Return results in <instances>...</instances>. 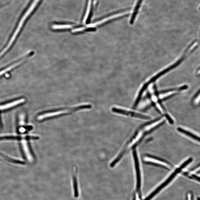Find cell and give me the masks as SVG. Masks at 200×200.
<instances>
[{"label": "cell", "mask_w": 200, "mask_h": 200, "mask_svg": "<svg viewBox=\"0 0 200 200\" xmlns=\"http://www.w3.org/2000/svg\"><path fill=\"white\" fill-rule=\"evenodd\" d=\"M40 0H34V2H33L32 3V5H31V6L29 7V9L27 10V11L26 12V13H25L23 16L22 18L21 19V20H20V23H19L18 25V27L17 28L16 30L15 31L14 34L13 35V36L11 38V39L10 40L8 44L7 45V46H6V47L5 48V49L3 50L2 52H1V54L3 55L5 53H6V51L9 49L10 47L11 46L12 44H13V43L14 41L16 38V36L18 35V34H19V32H20L21 29L23 25L24 22H25V21L27 19L29 15H30L31 13L35 9V8L36 6L38 5V3L39 2Z\"/></svg>", "instance_id": "cell-1"}, {"label": "cell", "mask_w": 200, "mask_h": 200, "mask_svg": "<svg viewBox=\"0 0 200 200\" xmlns=\"http://www.w3.org/2000/svg\"><path fill=\"white\" fill-rule=\"evenodd\" d=\"M181 170L180 168H177L176 169L174 173H173L170 176L169 178L167 180L165 181L162 184L158 187L157 189L155 190L154 192L151 193L150 195H149L147 198L144 200H150L154 197V196L156 195L159 192V191L162 190L163 187H166V186L168 185L169 183L173 180V179L175 178L176 175H177V173H180L181 171Z\"/></svg>", "instance_id": "cell-2"}, {"label": "cell", "mask_w": 200, "mask_h": 200, "mask_svg": "<svg viewBox=\"0 0 200 200\" xmlns=\"http://www.w3.org/2000/svg\"><path fill=\"white\" fill-rule=\"evenodd\" d=\"M112 111L113 112L117 113V114L123 115L126 116H129L134 117L140 118V119H151L150 117L149 116L139 114V113L130 112L128 111L124 110L121 109H119L118 108L113 107L112 108Z\"/></svg>", "instance_id": "cell-3"}, {"label": "cell", "mask_w": 200, "mask_h": 200, "mask_svg": "<svg viewBox=\"0 0 200 200\" xmlns=\"http://www.w3.org/2000/svg\"><path fill=\"white\" fill-rule=\"evenodd\" d=\"M134 159L136 170V177H137V191L138 193L140 192L141 187V177L140 173V165H139L138 156H137V152L135 149H133V152Z\"/></svg>", "instance_id": "cell-4"}, {"label": "cell", "mask_w": 200, "mask_h": 200, "mask_svg": "<svg viewBox=\"0 0 200 200\" xmlns=\"http://www.w3.org/2000/svg\"><path fill=\"white\" fill-rule=\"evenodd\" d=\"M165 122V121H163L162 122L160 123L159 124H158L155 126L154 127L151 129L150 130H148V131L145 132V133L143 134V135H142V136L141 137V138L139 139V140L138 141V142L136 143L133 146V147H132V149H134L135 148V147H136L137 146H138L139 144H140V143L142 142V141L144 140V139L145 138V137L146 136L149 134H150L151 133H152V132L154 131L155 130L157 129L160 127V126H162V125L164 124Z\"/></svg>", "instance_id": "cell-5"}, {"label": "cell", "mask_w": 200, "mask_h": 200, "mask_svg": "<svg viewBox=\"0 0 200 200\" xmlns=\"http://www.w3.org/2000/svg\"><path fill=\"white\" fill-rule=\"evenodd\" d=\"M24 153H25L26 158L30 162H32L34 159L31 154L30 149H29L27 141L25 140H23L21 141Z\"/></svg>", "instance_id": "cell-6"}, {"label": "cell", "mask_w": 200, "mask_h": 200, "mask_svg": "<svg viewBox=\"0 0 200 200\" xmlns=\"http://www.w3.org/2000/svg\"><path fill=\"white\" fill-rule=\"evenodd\" d=\"M76 172L77 170L75 167L73 168V187H74V194L75 197L78 198L79 196V192H78V184L77 177H76Z\"/></svg>", "instance_id": "cell-7"}, {"label": "cell", "mask_w": 200, "mask_h": 200, "mask_svg": "<svg viewBox=\"0 0 200 200\" xmlns=\"http://www.w3.org/2000/svg\"><path fill=\"white\" fill-rule=\"evenodd\" d=\"M143 1V0H138V1H137L134 9L133 13V14L132 15L131 18H130V24H133L134 22L137 15L138 14L140 7L141 6Z\"/></svg>", "instance_id": "cell-8"}, {"label": "cell", "mask_w": 200, "mask_h": 200, "mask_svg": "<svg viewBox=\"0 0 200 200\" xmlns=\"http://www.w3.org/2000/svg\"><path fill=\"white\" fill-rule=\"evenodd\" d=\"M24 99H21L20 100L14 101L9 103L5 104L4 105L1 106L0 107V109L1 110H5V109H9L23 103L25 102Z\"/></svg>", "instance_id": "cell-9"}, {"label": "cell", "mask_w": 200, "mask_h": 200, "mask_svg": "<svg viewBox=\"0 0 200 200\" xmlns=\"http://www.w3.org/2000/svg\"><path fill=\"white\" fill-rule=\"evenodd\" d=\"M119 13H120L118 14H116L111 16H109V17H107V18L104 19V20H100V21L95 23L91 24H89V25H88L87 26V27H96V26L98 25H100V24H103L104 23L108 21L111 20H112V19L118 18V17H120Z\"/></svg>", "instance_id": "cell-10"}, {"label": "cell", "mask_w": 200, "mask_h": 200, "mask_svg": "<svg viewBox=\"0 0 200 200\" xmlns=\"http://www.w3.org/2000/svg\"><path fill=\"white\" fill-rule=\"evenodd\" d=\"M148 86L149 85L146 83V84L144 85L142 89L140 90V93H139L138 96L136 99V100L135 104L133 106V109L135 108L136 107H137V106L138 105L139 103H140V101L141 98H142L143 93L145 91L146 89H147Z\"/></svg>", "instance_id": "cell-11"}, {"label": "cell", "mask_w": 200, "mask_h": 200, "mask_svg": "<svg viewBox=\"0 0 200 200\" xmlns=\"http://www.w3.org/2000/svg\"><path fill=\"white\" fill-rule=\"evenodd\" d=\"M178 131L180 132V133H184V134H185L186 135L189 136V137H191V138H192L194 140L198 141V142L200 141V138L199 137L196 136L194 134L192 133H190L189 131H187V130L183 129L180 128H178Z\"/></svg>", "instance_id": "cell-12"}, {"label": "cell", "mask_w": 200, "mask_h": 200, "mask_svg": "<svg viewBox=\"0 0 200 200\" xmlns=\"http://www.w3.org/2000/svg\"><path fill=\"white\" fill-rule=\"evenodd\" d=\"M187 86H184L181 87L179 88L170 89H169L162 90V91L159 92V93H159V94H163L168 93H169V92H171L175 91H180V90H183L187 89Z\"/></svg>", "instance_id": "cell-13"}, {"label": "cell", "mask_w": 200, "mask_h": 200, "mask_svg": "<svg viewBox=\"0 0 200 200\" xmlns=\"http://www.w3.org/2000/svg\"><path fill=\"white\" fill-rule=\"evenodd\" d=\"M146 156H147V157L152 158V159H155L157 160V161H159L162 162L167 163V164H168L169 165H170V166H172V165H171V163H170L169 162H168L166 161V160L162 159V158L158 157H157V156L151 155H149V154H146Z\"/></svg>", "instance_id": "cell-14"}, {"label": "cell", "mask_w": 200, "mask_h": 200, "mask_svg": "<svg viewBox=\"0 0 200 200\" xmlns=\"http://www.w3.org/2000/svg\"><path fill=\"white\" fill-rule=\"evenodd\" d=\"M91 2L92 0H89L88 8L87 9L86 14H85L84 18L83 19V23H85L86 22V21L88 18L89 15L90 9V7H91Z\"/></svg>", "instance_id": "cell-15"}, {"label": "cell", "mask_w": 200, "mask_h": 200, "mask_svg": "<svg viewBox=\"0 0 200 200\" xmlns=\"http://www.w3.org/2000/svg\"><path fill=\"white\" fill-rule=\"evenodd\" d=\"M72 27V26L69 25H54L53 26V29H69L70 28Z\"/></svg>", "instance_id": "cell-16"}, {"label": "cell", "mask_w": 200, "mask_h": 200, "mask_svg": "<svg viewBox=\"0 0 200 200\" xmlns=\"http://www.w3.org/2000/svg\"><path fill=\"white\" fill-rule=\"evenodd\" d=\"M20 63V62H19L18 63L15 64V65H12L9 67L5 69L4 70L0 71V76L3 75L4 74L5 72H6L9 71L11 70V69H13L14 68L16 67V66H18Z\"/></svg>", "instance_id": "cell-17"}, {"label": "cell", "mask_w": 200, "mask_h": 200, "mask_svg": "<svg viewBox=\"0 0 200 200\" xmlns=\"http://www.w3.org/2000/svg\"><path fill=\"white\" fill-rule=\"evenodd\" d=\"M145 163L147 164L152 165H153V166L159 167L163 168L165 169H168V168H167L166 166H163V165L161 164H158V163L151 162L149 161H145Z\"/></svg>", "instance_id": "cell-18"}, {"label": "cell", "mask_w": 200, "mask_h": 200, "mask_svg": "<svg viewBox=\"0 0 200 200\" xmlns=\"http://www.w3.org/2000/svg\"><path fill=\"white\" fill-rule=\"evenodd\" d=\"M161 117L155 120H153V121H152L149 122H148L146 123H145V124H144L142 125V126L140 127V128H139V129H142L144 127H145L148 126V125H149L152 124V123H155L156 122L159 121V120L161 119Z\"/></svg>", "instance_id": "cell-19"}, {"label": "cell", "mask_w": 200, "mask_h": 200, "mask_svg": "<svg viewBox=\"0 0 200 200\" xmlns=\"http://www.w3.org/2000/svg\"><path fill=\"white\" fill-rule=\"evenodd\" d=\"M192 160L193 159L192 158H189V159H188L185 162H184L183 164L181 165L180 166L179 168H180L181 170L185 168L187 165H188L189 163L192 162Z\"/></svg>", "instance_id": "cell-20"}, {"label": "cell", "mask_w": 200, "mask_h": 200, "mask_svg": "<svg viewBox=\"0 0 200 200\" xmlns=\"http://www.w3.org/2000/svg\"><path fill=\"white\" fill-rule=\"evenodd\" d=\"M25 116L24 114H20V121L19 123L21 125H23L25 123Z\"/></svg>", "instance_id": "cell-21"}, {"label": "cell", "mask_w": 200, "mask_h": 200, "mask_svg": "<svg viewBox=\"0 0 200 200\" xmlns=\"http://www.w3.org/2000/svg\"><path fill=\"white\" fill-rule=\"evenodd\" d=\"M165 116L166 118V119L168 120V121L169 122L170 124H173L174 122L173 121V120L172 119V118H170V116L168 114H166Z\"/></svg>", "instance_id": "cell-22"}, {"label": "cell", "mask_w": 200, "mask_h": 200, "mask_svg": "<svg viewBox=\"0 0 200 200\" xmlns=\"http://www.w3.org/2000/svg\"><path fill=\"white\" fill-rule=\"evenodd\" d=\"M85 29V27L79 28L76 29H74V30H72V32L73 33H75L78 32H80V31H81L84 30Z\"/></svg>", "instance_id": "cell-23"}, {"label": "cell", "mask_w": 200, "mask_h": 200, "mask_svg": "<svg viewBox=\"0 0 200 200\" xmlns=\"http://www.w3.org/2000/svg\"><path fill=\"white\" fill-rule=\"evenodd\" d=\"M20 133H23L25 131V128L23 127H21L20 129Z\"/></svg>", "instance_id": "cell-24"}]
</instances>
